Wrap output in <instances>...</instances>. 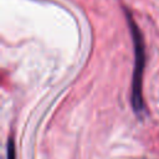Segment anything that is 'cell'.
Returning a JSON list of instances; mask_svg holds the SVG:
<instances>
[{
    "label": "cell",
    "mask_w": 159,
    "mask_h": 159,
    "mask_svg": "<svg viewBox=\"0 0 159 159\" xmlns=\"http://www.w3.org/2000/svg\"><path fill=\"white\" fill-rule=\"evenodd\" d=\"M127 20L130 27V34L134 43V72H133V81H132V94L130 102L132 107L135 113H140L143 111V96H142V78H143V70L145 63V52H144V41L139 27L137 26L135 21L133 20L132 15L127 11Z\"/></svg>",
    "instance_id": "6da1fadb"
},
{
    "label": "cell",
    "mask_w": 159,
    "mask_h": 159,
    "mask_svg": "<svg viewBox=\"0 0 159 159\" xmlns=\"http://www.w3.org/2000/svg\"><path fill=\"white\" fill-rule=\"evenodd\" d=\"M7 159H15V147L11 138H9L7 142Z\"/></svg>",
    "instance_id": "7a4b0ae2"
}]
</instances>
